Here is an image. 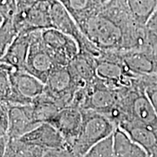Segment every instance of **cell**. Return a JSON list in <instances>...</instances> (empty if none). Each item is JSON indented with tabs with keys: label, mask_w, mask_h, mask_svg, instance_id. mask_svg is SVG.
Masks as SVG:
<instances>
[{
	"label": "cell",
	"mask_w": 157,
	"mask_h": 157,
	"mask_svg": "<svg viewBox=\"0 0 157 157\" xmlns=\"http://www.w3.org/2000/svg\"><path fill=\"white\" fill-rule=\"evenodd\" d=\"M9 68L0 63V101L10 103L12 100L13 91L11 78L8 72Z\"/></svg>",
	"instance_id": "7402d4cb"
},
{
	"label": "cell",
	"mask_w": 157,
	"mask_h": 157,
	"mask_svg": "<svg viewBox=\"0 0 157 157\" xmlns=\"http://www.w3.org/2000/svg\"><path fill=\"white\" fill-rule=\"evenodd\" d=\"M7 136L6 137H3V138H0V157L4 156V154H5V150H6V143H7Z\"/></svg>",
	"instance_id": "83f0119b"
},
{
	"label": "cell",
	"mask_w": 157,
	"mask_h": 157,
	"mask_svg": "<svg viewBox=\"0 0 157 157\" xmlns=\"http://www.w3.org/2000/svg\"><path fill=\"white\" fill-rule=\"evenodd\" d=\"M13 95L11 104H30L45 89V83L25 70L9 69Z\"/></svg>",
	"instance_id": "ba28073f"
},
{
	"label": "cell",
	"mask_w": 157,
	"mask_h": 157,
	"mask_svg": "<svg viewBox=\"0 0 157 157\" xmlns=\"http://www.w3.org/2000/svg\"><path fill=\"white\" fill-rule=\"evenodd\" d=\"M82 124L71 150L78 157H83L92 147L112 135L116 125L100 113L81 109Z\"/></svg>",
	"instance_id": "6da1fadb"
},
{
	"label": "cell",
	"mask_w": 157,
	"mask_h": 157,
	"mask_svg": "<svg viewBox=\"0 0 157 157\" xmlns=\"http://www.w3.org/2000/svg\"><path fill=\"white\" fill-rule=\"evenodd\" d=\"M50 3L53 28L72 37L77 42L79 52L89 53L94 57L99 56L101 50L93 45L85 36L67 8L58 0H50Z\"/></svg>",
	"instance_id": "8992f818"
},
{
	"label": "cell",
	"mask_w": 157,
	"mask_h": 157,
	"mask_svg": "<svg viewBox=\"0 0 157 157\" xmlns=\"http://www.w3.org/2000/svg\"><path fill=\"white\" fill-rule=\"evenodd\" d=\"M0 11H1L6 17H11V11H10L9 7L7 6L6 0H0Z\"/></svg>",
	"instance_id": "4316f807"
},
{
	"label": "cell",
	"mask_w": 157,
	"mask_h": 157,
	"mask_svg": "<svg viewBox=\"0 0 157 157\" xmlns=\"http://www.w3.org/2000/svg\"><path fill=\"white\" fill-rule=\"evenodd\" d=\"M128 6L135 21L145 25L155 11L157 0H127Z\"/></svg>",
	"instance_id": "d6986e66"
},
{
	"label": "cell",
	"mask_w": 157,
	"mask_h": 157,
	"mask_svg": "<svg viewBox=\"0 0 157 157\" xmlns=\"http://www.w3.org/2000/svg\"><path fill=\"white\" fill-rule=\"evenodd\" d=\"M113 147L114 157H150L147 151L129 137L119 127L113 134Z\"/></svg>",
	"instance_id": "2e32d148"
},
{
	"label": "cell",
	"mask_w": 157,
	"mask_h": 157,
	"mask_svg": "<svg viewBox=\"0 0 157 157\" xmlns=\"http://www.w3.org/2000/svg\"><path fill=\"white\" fill-rule=\"evenodd\" d=\"M42 1H45V0H17L16 2V11H22L28 9L29 7L33 6L37 3L39 2H42ZM14 12V13H15ZM13 13V14H14Z\"/></svg>",
	"instance_id": "d4e9b609"
},
{
	"label": "cell",
	"mask_w": 157,
	"mask_h": 157,
	"mask_svg": "<svg viewBox=\"0 0 157 157\" xmlns=\"http://www.w3.org/2000/svg\"><path fill=\"white\" fill-rule=\"evenodd\" d=\"M30 39L31 32L18 33L4 56L0 59V63L4 64L10 69L25 70L30 46Z\"/></svg>",
	"instance_id": "5bb4252c"
},
{
	"label": "cell",
	"mask_w": 157,
	"mask_h": 157,
	"mask_svg": "<svg viewBox=\"0 0 157 157\" xmlns=\"http://www.w3.org/2000/svg\"><path fill=\"white\" fill-rule=\"evenodd\" d=\"M147 44L150 46L152 57H153V60H154V64H155V73L154 74H157V39L147 36Z\"/></svg>",
	"instance_id": "484cf974"
},
{
	"label": "cell",
	"mask_w": 157,
	"mask_h": 157,
	"mask_svg": "<svg viewBox=\"0 0 157 157\" xmlns=\"http://www.w3.org/2000/svg\"><path fill=\"white\" fill-rule=\"evenodd\" d=\"M42 39L50 49L55 59L57 67L68 66L79 52V48L74 39L55 28L41 32Z\"/></svg>",
	"instance_id": "9c48e42d"
},
{
	"label": "cell",
	"mask_w": 157,
	"mask_h": 157,
	"mask_svg": "<svg viewBox=\"0 0 157 157\" xmlns=\"http://www.w3.org/2000/svg\"><path fill=\"white\" fill-rule=\"evenodd\" d=\"M17 33L11 17H6L0 26V59L4 56Z\"/></svg>",
	"instance_id": "ffe728a7"
},
{
	"label": "cell",
	"mask_w": 157,
	"mask_h": 157,
	"mask_svg": "<svg viewBox=\"0 0 157 157\" xmlns=\"http://www.w3.org/2000/svg\"><path fill=\"white\" fill-rule=\"evenodd\" d=\"M78 26L87 39L99 50H123V30L101 11L89 17Z\"/></svg>",
	"instance_id": "7a4b0ae2"
},
{
	"label": "cell",
	"mask_w": 157,
	"mask_h": 157,
	"mask_svg": "<svg viewBox=\"0 0 157 157\" xmlns=\"http://www.w3.org/2000/svg\"><path fill=\"white\" fill-rule=\"evenodd\" d=\"M138 81L142 86L157 114V74L140 76L138 77Z\"/></svg>",
	"instance_id": "44dd1931"
},
{
	"label": "cell",
	"mask_w": 157,
	"mask_h": 157,
	"mask_svg": "<svg viewBox=\"0 0 157 157\" xmlns=\"http://www.w3.org/2000/svg\"><path fill=\"white\" fill-rule=\"evenodd\" d=\"M119 52L125 67L136 77L155 73V64L148 44L141 48L119 51Z\"/></svg>",
	"instance_id": "4fadbf2b"
},
{
	"label": "cell",
	"mask_w": 157,
	"mask_h": 157,
	"mask_svg": "<svg viewBox=\"0 0 157 157\" xmlns=\"http://www.w3.org/2000/svg\"><path fill=\"white\" fill-rule=\"evenodd\" d=\"M6 16L0 11V26L3 25V23H4V21H5V19H6Z\"/></svg>",
	"instance_id": "f546056e"
},
{
	"label": "cell",
	"mask_w": 157,
	"mask_h": 157,
	"mask_svg": "<svg viewBox=\"0 0 157 157\" xmlns=\"http://www.w3.org/2000/svg\"><path fill=\"white\" fill-rule=\"evenodd\" d=\"M7 104L9 119L7 137L9 139H19L40 124L35 117L32 103Z\"/></svg>",
	"instance_id": "30bf717a"
},
{
	"label": "cell",
	"mask_w": 157,
	"mask_h": 157,
	"mask_svg": "<svg viewBox=\"0 0 157 157\" xmlns=\"http://www.w3.org/2000/svg\"><path fill=\"white\" fill-rule=\"evenodd\" d=\"M47 151L20 139L8 138L3 157H43Z\"/></svg>",
	"instance_id": "ac0fdd59"
},
{
	"label": "cell",
	"mask_w": 157,
	"mask_h": 157,
	"mask_svg": "<svg viewBox=\"0 0 157 157\" xmlns=\"http://www.w3.org/2000/svg\"><path fill=\"white\" fill-rule=\"evenodd\" d=\"M19 139L45 150H71L61 134L48 122L40 123Z\"/></svg>",
	"instance_id": "8fae6325"
},
{
	"label": "cell",
	"mask_w": 157,
	"mask_h": 157,
	"mask_svg": "<svg viewBox=\"0 0 157 157\" xmlns=\"http://www.w3.org/2000/svg\"><path fill=\"white\" fill-rule=\"evenodd\" d=\"M96 57L92 54L79 52L73 59L69 67L80 88L86 86L96 78Z\"/></svg>",
	"instance_id": "9a60e30c"
},
{
	"label": "cell",
	"mask_w": 157,
	"mask_h": 157,
	"mask_svg": "<svg viewBox=\"0 0 157 157\" xmlns=\"http://www.w3.org/2000/svg\"><path fill=\"white\" fill-rule=\"evenodd\" d=\"M96 76L115 89L129 87L136 78L125 67L119 51H101L96 57Z\"/></svg>",
	"instance_id": "277c9868"
},
{
	"label": "cell",
	"mask_w": 157,
	"mask_h": 157,
	"mask_svg": "<svg viewBox=\"0 0 157 157\" xmlns=\"http://www.w3.org/2000/svg\"><path fill=\"white\" fill-rule=\"evenodd\" d=\"M110 0H67L65 7L79 25L94 15Z\"/></svg>",
	"instance_id": "e0dca14e"
},
{
	"label": "cell",
	"mask_w": 157,
	"mask_h": 157,
	"mask_svg": "<svg viewBox=\"0 0 157 157\" xmlns=\"http://www.w3.org/2000/svg\"><path fill=\"white\" fill-rule=\"evenodd\" d=\"M16 2H17V0H6V3L9 7V10L11 11V16L13 15V13L15 12V10H16Z\"/></svg>",
	"instance_id": "f1b7e54d"
},
{
	"label": "cell",
	"mask_w": 157,
	"mask_h": 157,
	"mask_svg": "<svg viewBox=\"0 0 157 157\" xmlns=\"http://www.w3.org/2000/svg\"><path fill=\"white\" fill-rule=\"evenodd\" d=\"M83 157H114L113 135L96 144Z\"/></svg>",
	"instance_id": "603a6c76"
},
{
	"label": "cell",
	"mask_w": 157,
	"mask_h": 157,
	"mask_svg": "<svg viewBox=\"0 0 157 157\" xmlns=\"http://www.w3.org/2000/svg\"><path fill=\"white\" fill-rule=\"evenodd\" d=\"M11 18L17 33L53 28L50 0L37 3L25 11H16Z\"/></svg>",
	"instance_id": "52a82bcc"
},
{
	"label": "cell",
	"mask_w": 157,
	"mask_h": 157,
	"mask_svg": "<svg viewBox=\"0 0 157 157\" xmlns=\"http://www.w3.org/2000/svg\"><path fill=\"white\" fill-rule=\"evenodd\" d=\"M9 128L8 104L0 101V138L7 136Z\"/></svg>",
	"instance_id": "cb8c5ba5"
},
{
	"label": "cell",
	"mask_w": 157,
	"mask_h": 157,
	"mask_svg": "<svg viewBox=\"0 0 157 157\" xmlns=\"http://www.w3.org/2000/svg\"><path fill=\"white\" fill-rule=\"evenodd\" d=\"M41 32H31L30 46L25 70L45 83L57 65L52 52L42 39Z\"/></svg>",
	"instance_id": "5b68a950"
},
{
	"label": "cell",
	"mask_w": 157,
	"mask_h": 157,
	"mask_svg": "<svg viewBox=\"0 0 157 157\" xmlns=\"http://www.w3.org/2000/svg\"><path fill=\"white\" fill-rule=\"evenodd\" d=\"M48 123L61 134L71 149L82 124L81 109L73 106L61 108L51 118Z\"/></svg>",
	"instance_id": "7c38bea8"
},
{
	"label": "cell",
	"mask_w": 157,
	"mask_h": 157,
	"mask_svg": "<svg viewBox=\"0 0 157 157\" xmlns=\"http://www.w3.org/2000/svg\"><path fill=\"white\" fill-rule=\"evenodd\" d=\"M78 89L80 86L68 65L56 67L51 72L43 93L61 109L72 105Z\"/></svg>",
	"instance_id": "3957f363"
}]
</instances>
